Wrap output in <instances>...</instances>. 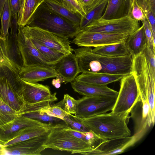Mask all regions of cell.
Returning a JSON list of instances; mask_svg holds the SVG:
<instances>
[{"instance_id": "cell-1", "label": "cell", "mask_w": 155, "mask_h": 155, "mask_svg": "<svg viewBox=\"0 0 155 155\" xmlns=\"http://www.w3.org/2000/svg\"><path fill=\"white\" fill-rule=\"evenodd\" d=\"M68 115L87 127L99 140H104L131 135L127 126L128 114H116L111 112L88 117Z\"/></svg>"}, {"instance_id": "cell-2", "label": "cell", "mask_w": 155, "mask_h": 155, "mask_svg": "<svg viewBox=\"0 0 155 155\" xmlns=\"http://www.w3.org/2000/svg\"><path fill=\"white\" fill-rule=\"evenodd\" d=\"M35 26L69 39L80 32L79 26L50 9L43 2L28 25Z\"/></svg>"}, {"instance_id": "cell-3", "label": "cell", "mask_w": 155, "mask_h": 155, "mask_svg": "<svg viewBox=\"0 0 155 155\" xmlns=\"http://www.w3.org/2000/svg\"><path fill=\"white\" fill-rule=\"evenodd\" d=\"M132 57V73L134 77L138 87L141 105L150 106L151 120L154 123L155 77L152 74L143 53Z\"/></svg>"}, {"instance_id": "cell-4", "label": "cell", "mask_w": 155, "mask_h": 155, "mask_svg": "<svg viewBox=\"0 0 155 155\" xmlns=\"http://www.w3.org/2000/svg\"><path fill=\"white\" fill-rule=\"evenodd\" d=\"M66 123L59 124L52 127L44 143L45 149L70 152L71 154L83 155L91 151L94 146L72 136L65 129Z\"/></svg>"}, {"instance_id": "cell-5", "label": "cell", "mask_w": 155, "mask_h": 155, "mask_svg": "<svg viewBox=\"0 0 155 155\" xmlns=\"http://www.w3.org/2000/svg\"><path fill=\"white\" fill-rule=\"evenodd\" d=\"M140 101L139 91L133 74L125 75L120 80V89L111 112L128 114Z\"/></svg>"}, {"instance_id": "cell-6", "label": "cell", "mask_w": 155, "mask_h": 155, "mask_svg": "<svg viewBox=\"0 0 155 155\" xmlns=\"http://www.w3.org/2000/svg\"><path fill=\"white\" fill-rule=\"evenodd\" d=\"M25 35L39 44L67 55L73 51L69 39L35 26L21 27Z\"/></svg>"}, {"instance_id": "cell-7", "label": "cell", "mask_w": 155, "mask_h": 155, "mask_svg": "<svg viewBox=\"0 0 155 155\" xmlns=\"http://www.w3.org/2000/svg\"><path fill=\"white\" fill-rule=\"evenodd\" d=\"M139 27L138 21L127 16L111 19L101 18L93 21L82 31L107 33H127L130 35Z\"/></svg>"}, {"instance_id": "cell-8", "label": "cell", "mask_w": 155, "mask_h": 155, "mask_svg": "<svg viewBox=\"0 0 155 155\" xmlns=\"http://www.w3.org/2000/svg\"><path fill=\"white\" fill-rule=\"evenodd\" d=\"M117 97L96 96H84L77 100L75 116L88 117L111 111Z\"/></svg>"}, {"instance_id": "cell-9", "label": "cell", "mask_w": 155, "mask_h": 155, "mask_svg": "<svg viewBox=\"0 0 155 155\" xmlns=\"http://www.w3.org/2000/svg\"><path fill=\"white\" fill-rule=\"evenodd\" d=\"M146 130L141 129L131 136L102 140L91 151L86 155H110L121 153L139 140Z\"/></svg>"}, {"instance_id": "cell-10", "label": "cell", "mask_w": 155, "mask_h": 155, "mask_svg": "<svg viewBox=\"0 0 155 155\" xmlns=\"http://www.w3.org/2000/svg\"><path fill=\"white\" fill-rule=\"evenodd\" d=\"M129 34L98 32H80L72 43L78 47H97L126 42Z\"/></svg>"}, {"instance_id": "cell-11", "label": "cell", "mask_w": 155, "mask_h": 155, "mask_svg": "<svg viewBox=\"0 0 155 155\" xmlns=\"http://www.w3.org/2000/svg\"><path fill=\"white\" fill-rule=\"evenodd\" d=\"M18 81L21 85V95L24 104H34L46 101L52 103L58 100L57 93L52 94L48 85L28 82L19 78Z\"/></svg>"}, {"instance_id": "cell-12", "label": "cell", "mask_w": 155, "mask_h": 155, "mask_svg": "<svg viewBox=\"0 0 155 155\" xmlns=\"http://www.w3.org/2000/svg\"><path fill=\"white\" fill-rule=\"evenodd\" d=\"M16 41L18 52L22 61L21 67L34 65L52 66L46 63L43 56L31 40L25 35L22 27L18 26Z\"/></svg>"}, {"instance_id": "cell-13", "label": "cell", "mask_w": 155, "mask_h": 155, "mask_svg": "<svg viewBox=\"0 0 155 155\" xmlns=\"http://www.w3.org/2000/svg\"><path fill=\"white\" fill-rule=\"evenodd\" d=\"M49 133L6 146L5 154L41 155V152L46 149L44 144Z\"/></svg>"}, {"instance_id": "cell-14", "label": "cell", "mask_w": 155, "mask_h": 155, "mask_svg": "<svg viewBox=\"0 0 155 155\" xmlns=\"http://www.w3.org/2000/svg\"><path fill=\"white\" fill-rule=\"evenodd\" d=\"M37 125H52L19 115L11 122L0 126V140L5 143L14 138L22 129Z\"/></svg>"}, {"instance_id": "cell-15", "label": "cell", "mask_w": 155, "mask_h": 155, "mask_svg": "<svg viewBox=\"0 0 155 155\" xmlns=\"http://www.w3.org/2000/svg\"><path fill=\"white\" fill-rule=\"evenodd\" d=\"M59 74L54 66H31L21 67L18 78L25 81L36 83L50 78L57 77Z\"/></svg>"}, {"instance_id": "cell-16", "label": "cell", "mask_w": 155, "mask_h": 155, "mask_svg": "<svg viewBox=\"0 0 155 155\" xmlns=\"http://www.w3.org/2000/svg\"><path fill=\"white\" fill-rule=\"evenodd\" d=\"M54 67L64 79L65 84L73 81L80 73L77 58L72 52L65 55Z\"/></svg>"}, {"instance_id": "cell-17", "label": "cell", "mask_w": 155, "mask_h": 155, "mask_svg": "<svg viewBox=\"0 0 155 155\" xmlns=\"http://www.w3.org/2000/svg\"><path fill=\"white\" fill-rule=\"evenodd\" d=\"M0 98L19 113L23 108L24 102L22 97L10 81L4 76H0Z\"/></svg>"}, {"instance_id": "cell-18", "label": "cell", "mask_w": 155, "mask_h": 155, "mask_svg": "<svg viewBox=\"0 0 155 155\" xmlns=\"http://www.w3.org/2000/svg\"><path fill=\"white\" fill-rule=\"evenodd\" d=\"M74 91L87 96H103L117 97L118 92L107 85H97L87 84L74 80L71 82Z\"/></svg>"}, {"instance_id": "cell-19", "label": "cell", "mask_w": 155, "mask_h": 155, "mask_svg": "<svg viewBox=\"0 0 155 155\" xmlns=\"http://www.w3.org/2000/svg\"><path fill=\"white\" fill-rule=\"evenodd\" d=\"M8 38L0 39V71L8 70L14 75L16 79L21 68L10 55Z\"/></svg>"}, {"instance_id": "cell-20", "label": "cell", "mask_w": 155, "mask_h": 155, "mask_svg": "<svg viewBox=\"0 0 155 155\" xmlns=\"http://www.w3.org/2000/svg\"><path fill=\"white\" fill-rule=\"evenodd\" d=\"M126 75L102 73H82L75 80L82 82L97 85H107L120 80Z\"/></svg>"}, {"instance_id": "cell-21", "label": "cell", "mask_w": 155, "mask_h": 155, "mask_svg": "<svg viewBox=\"0 0 155 155\" xmlns=\"http://www.w3.org/2000/svg\"><path fill=\"white\" fill-rule=\"evenodd\" d=\"M130 1V0H108L101 18L111 19L128 16Z\"/></svg>"}, {"instance_id": "cell-22", "label": "cell", "mask_w": 155, "mask_h": 155, "mask_svg": "<svg viewBox=\"0 0 155 155\" xmlns=\"http://www.w3.org/2000/svg\"><path fill=\"white\" fill-rule=\"evenodd\" d=\"M37 125L27 127L21 129L13 139L5 143L6 147L48 133L53 126Z\"/></svg>"}, {"instance_id": "cell-23", "label": "cell", "mask_w": 155, "mask_h": 155, "mask_svg": "<svg viewBox=\"0 0 155 155\" xmlns=\"http://www.w3.org/2000/svg\"><path fill=\"white\" fill-rule=\"evenodd\" d=\"M125 43L132 57L136 56L142 52L147 44L143 25L136 31L129 35Z\"/></svg>"}, {"instance_id": "cell-24", "label": "cell", "mask_w": 155, "mask_h": 155, "mask_svg": "<svg viewBox=\"0 0 155 155\" xmlns=\"http://www.w3.org/2000/svg\"><path fill=\"white\" fill-rule=\"evenodd\" d=\"M45 0H22L18 13V26L23 27L28 25L36 10Z\"/></svg>"}, {"instance_id": "cell-25", "label": "cell", "mask_w": 155, "mask_h": 155, "mask_svg": "<svg viewBox=\"0 0 155 155\" xmlns=\"http://www.w3.org/2000/svg\"><path fill=\"white\" fill-rule=\"evenodd\" d=\"M92 51L96 54L111 57H122L130 54L125 42L95 47Z\"/></svg>"}, {"instance_id": "cell-26", "label": "cell", "mask_w": 155, "mask_h": 155, "mask_svg": "<svg viewBox=\"0 0 155 155\" xmlns=\"http://www.w3.org/2000/svg\"><path fill=\"white\" fill-rule=\"evenodd\" d=\"M44 2L51 10L79 26L82 17L81 15L71 12L54 0H45Z\"/></svg>"}, {"instance_id": "cell-27", "label": "cell", "mask_w": 155, "mask_h": 155, "mask_svg": "<svg viewBox=\"0 0 155 155\" xmlns=\"http://www.w3.org/2000/svg\"><path fill=\"white\" fill-rule=\"evenodd\" d=\"M108 0H104L86 14L84 17H81L79 26L80 32L93 21L102 17L106 8Z\"/></svg>"}, {"instance_id": "cell-28", "label": "cell", "mask_w": 155, "mask_h": 155, "mask_svg": "<svg viewBox=\"0 0 155 155\" xmlns=\"http://www.w3.org/2000/svg\"><path fill=\"white\" fill-rule=\"evenodd\" d=\"M30 39L43 56L46 63L50 65L54 66V64L66 55L62 53L41 45L33 40Z\"/></svg>"}, {"instance_id": "cell-29", "label": "cell", "mask_w": 155, "mask_h": 155, "mask_svg": "<svg viewBox=\"0 0 155 155\" xmlns=\"http://www.w3.org/2000/svg\"><path fill=\"white\" fill-rule=\"evenodd\" d=\"M12 16L9 0H6L0 17L1 28L0 35L3 38H8L9 34L8 29L11 26Z\"/></svg>"}, {"instance_id": "cell-30", "label": "cell", "mask_w": 155, "mask_h": 155, "mask_svg": "<svg viewBox=\"0 0 155 155\" xmlns=\"http://www.w3.org/2000/svg\"><path fill=\"white\" fill-rule=\"evenodd\" d=\"M41 110L29 112L20 115H22L50 125L65 123L62 120L55 117H51L41 111Z\"/></svg>"}, {"instance_id": "cell-31", "label": "cell", "mask_w": 155, "mask_h": 155, "mask_svg": "<svg viewBox=\"0 0 155 155\" xmlns=\"http://www.w3.org/2000/svg\"><path fill=\"white\" fill-rule=\"evenodd\" d=\"M19 115L18 111L13 109L0 98V126L11 122Z\"/></svg>"}, {"instance_id": "cell-32", "label": "cell", "mask_w": 155, "mask_h": 155, "mask_svg": "<svg viewBox=\"0 0 155 155\" xmlns=\"http://www.w3.org/2000/svg\"><path fill=\"white\" fill-rule=\"evenodd\" d=\"M65 129L73 136L94 146L95 143L99 140L91 131L87 132H81L74 130L67 126L65 127Z\"/></svg>"}, {"instance_id": "cell-33", "label": "cell", "mask_w": 155, "mask_h": 155, "mask_svg": "<svg viewBox=\"0 0 155 155\" xmlns=\"http://www.w3.org/2000/svg\"><path fill=\"white\" fill-rule=\"evenodd\" d=\"M128 16L138 21H142L147 18L145 12L139 5L137 0H130Z\"/></svg>"}, {"instance_id": "cell-34", "label": "cell", "mask_w": 155, "mask_h": 155, "mask_svg": "<svg viewBox=\"0 0 155 155\" xmlns=\"http://www.w3.org/2000/svg\"><path fill=\"white\" fill-rule=\"evenodd\" d=\"M56 104L68 114H75L77 101L68 94H65L62 100Z\"/></svg>"}, {"instance_id": "cell-35", "label": "cell", "mask_w": 155, "mask_h": 155, "mask_svg": "<svg viewBox=\"0 0 155 155\" xmlns=\"http://www.w3.org/2000/svg\"><path fill=\"white\" fill-rule=\"evenodd\" d=\"M41 110L51 117L57 118L62 120L65 116L69 114L57 104L51 105L48 107Z\"/></svg>"}, {"instance_id": "cell-36", "label": "cell", "mask_w": 155, "mask_h": 155, "mask_svg": "<svg viewBox=\"0 0 155 155\" xmlns=\"http://www.w3.org/2000/svg\"><path fill=\"white\" fill-rule=\"evenodd\" d=\"M63 120L65 122L67 126L75 130L82 132L90 131V130L86 126L74 120L69 116L68 115L65 116Z\"/></svg>"}, {"instance_id": "cell-37", "label": "cell", "mask_w": 155, "mask_h": 155, "mask_svg": "<svg viewBox=\"0 0 155 155\" xmlns=\"http://www.w3.org/2000/svg\"><path fill=\"white\" fill-rule=\"evenodd\" d=\"M64 6L71 12L84 17L86 14L81 6L76 0H63Z\"/></svg>"}, {"instance_id": "cell-38", "label": "cell", "mask_w": 155, "mask_h": 155, "mask_svg": "<svg viewBox=\"0 0 155 155\" xmlns=\"http://www.w3.org/2000/svg\"><path fill=\"white\" fill-rule=\"evenodd\" d=\"M142 53L144 54L146 58L152 74L155 77V52L147 44Z\"/></svg>"}, {"instance_id": "cell-39", "label": "cell", "mask_w": 155, "mask_h": 155, "mask_svg": "<svg viewBox=\"0 0 155 155\" xmlns=\"http://www.w3.org/2000/svg\"><path fill=\"white\" fill-rule=\"evenodd\" d=\"M142 22L144 29L147 45L155 52V46L153 44L152 40L153 32L150 24L147 18Z\"/></svg>"}, {"instance_id": "cell-40", "label": "cell", "mask_w": 155, "mask_h": 155, "mask_svg": "<svg viewBox=\"0 0 155 155\" xmlns=\"http://www.w3.org/2000/svg\"><path fill=\"white\" fill-rule=\"evenodd\" d=\"M104 0H81L80 5L86 14Z\"/></svg>"}, {"instance_id": "cell-41", "label": "cell", "mask_w": 155, "mask_h": 155, "mask_svg": "<svg viewBox=\"0 0 155 155\" xmlns=\"http://www.w3.org/2000/svg\"><path fill=\"white\" fill-rule=\"evenodd\" d=\"M146 15L150 11L155 14V0H137Z\"/></svg>"}, {"instance_id": "cell-42", "label": "cell", "mask_w": 155, "mask_h": 155, "mask_svg": "<svg viewBox=\"0 0 155 155\" xmlns=\"http://www.w3.org/2000/svg\"><path fill=\"white\" fill-rule=\"evenodd\" d=\"M22 0H9L12 16L18 19V13L21 6Z\"/></svg>"}, {"instance_id": "cell-43", "label": "cell", "mask_w": 155, "mask_h": 155, "mask_svg": "<svg viewBox=\"0 0 155 155\" xmlns=\"http://www.w3.org/2000/svg\"><path fill=\"white\" fill-rule=\"evenodd\" d=\"M155 14L149 11L146 14L147 19L148 21L153 33L155 34Z\"/></svg>"}, {"instance_id": "cell-44", "label": "cell", "mask_w": 155, "mask_h": 155, "mask_svg": "<svg viewBox=\"0 0 155 155\" xmlns=\"http://www.w3.org/2000/svg\"><path fill=\"white\" fill-rule=\"evenodd\" d=\"M56 79H53L52 81V84L56 88H59L61 86V83L64 82L63 78L59 75L57 77Z\"/></svg>"}, {"instance_id": "cell-45", "label": "cell", "mask_w": 155, "mask_h": 155, "mask_svg": "<svg viewBox=\"0 0 155 155\" xmlns=\"http://www.w3.org/2000/svg\"><path fill=\"white\" fill-rule=\"evenodd\" d=\"M5 143L0 140V155L5 154Z\"/></svg>"}, {"instance_id": "cell-46", "label": "cell", "mask_w": 155, "mask_h": 155, "mask_svg": "<svg viewBox=\"0 0 155 155\" xmlns=\"http://www.w3.org/2000/svg\"><path fill=\"white\" fill-rule=\"evenodd\" d=\"M6 0H0V18L1 17L3 8Z\"/></svg>"}, {"instance_id": "cell-47", "label": "cell", "mask_w": 155, "mask_h": 155, "mask_svg": "<svg viewBox=\"0 0 155 155\" xmlns=\"http://www.w3.org/2000/svg\"><path fill=\"white\" fill-rule=\"evenodd\" d=\"M56 2L59 4L64 6V4L63 0H54Z\"/></svg>"}, {"instance_id": "cell-48", "label": "cell", "mask_w": 155, "mask_h": 155, "mask_svg": "<svg viewBox=\"0 0 155 155\" xmlns=\"http://www.w3.org/2000/svg\"><path fill=\"white\" fill-rule=\"evenodd\" d=\"M76 0L79 3V4L80 5L81 0Z\"/></svg>"}, {"instance_id": "cell-49", "label": "cell", "mask_w": 155, "mask_h": 155, "mask_svg": "<svg viewBox=\"0 0 155 155\" xmlns=\"http://www.w3.org/2000/svg\"><path fill=\"white\" fill-rule=\"evenodd\" d=\"M3 38L2 37H1L0 35V39H1V38Z\"/></svg>"}]
</instances>
